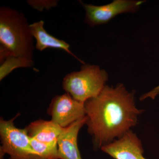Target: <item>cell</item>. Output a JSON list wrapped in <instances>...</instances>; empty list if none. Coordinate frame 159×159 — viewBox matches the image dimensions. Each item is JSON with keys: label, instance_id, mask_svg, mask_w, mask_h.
Instances as JSON below:
<instances>
[{"label": "cell", "instance_id": "cell-1", "mask_svg": "<svg viewBox=\"0 0 159 159\" xmlns=\"http://www.w3.org/2000/svg\"><path fill=\"white\" fill-rule=\"evenodd\" d=\"M134 95L122 84L116 87L106 85L98 96L84 102L86 125L94 148L121 138L136 125L142 111L137 108Z\"/></svg>", "mask_w": 159, "mask_h": 159}, {"label": "cell", "instance_id": "cell-2", "mask_svg": "<svg viewBox=\"0 0 159 159\" xmlns=\"http://www.w3.org/2000/svg\"><path fill=\"white\" fill-rule=\"evenodd\" d=\"M30 25L22 12L9 7H1L0 46L11 56L33 60L35 48Z\"/></svg>", "mask_w": 159, "mask_h": 159}, {"label": "cell", "instance_id": "cell-3", "mask_svg": "<svg viewBox=\"0 0 159 159\" xmlns=\"http://www.w3.org/2000/svg\"><path fill=\"white\" fill-rule=\"evenodd\" d=\"M108 78L106 71L99 66L84 64L80 70L66 75L62 88L75 100L84 103L102 92Z\"/></svg>", "mask_w": 159, "mask_h": 159}, {"label": "cell", "instance_id": "cell-4", "mask_svg": "<svg viewBox=\"0 0 159 159\" xmlns=\"http://www.w3.org/2000/svg\"><path fill=\"white\" fill-rule=\"evenodd\" d=\"M16 117L9 120H0V159H3L5 154L9 155V159H43L31 146L25 128L15 126Z\"/></svg>", "mask_w": 159, "mask_h": 159}, {"label": "cell", "instance_id": "cell-5", "mask_svg": "<svg viewBox=\"0 0 159 159\" xmlns=\"http://www.w3.org/2000/svg\"><path fill=\"white\" fill-rule=\"evenodd\" d=\"M144 1L114 0L103 6H97L80 1L85 10V21L90 27L104 25L118 15L136 12Z\"/></svg>", "mask_w": 159, "mask_h": 159}, {"label": "cell", "instance_id": "cell-6", "mask_svg": "<svg viewBox=\"0 0 159 159\" xmlns=\"http://www.w3.org/2000/svg\"><path fill=\"white\" fill-rule=\"evenodd\" d=\"M48 113L51 120L63 128L86 116L84 103L75 100L67 93L53 98Z\"/></svg>", "mask_w": 159, "mask_h": 159}, {"label": "cell", "instance_id": "cell-7", "mask_svg": "<svg viewBox=\"0 0 159 159\" xmlns=\"http://www.w3.org/2000/svg\"><path fill=\"white\" fill-rule=\"evenodd\" d=\"M101 149L115 159H147L143 156L142 142L131 130Z\"/></svg>", "mask_w": 159, "mask_h": 159}, {"label": "cell", "instance_id": "cell-8", "mask_svg": "<svg viewBox=\"0 0 159 159\" xmlns=\"http://www.w3.org/2000/svg\"><path fill=\"white\" fill-rule=\"evenodd\" d=\"M87 117L80 119L64 128L57 141L59 159H82L77 144L80 129L86 124Z\"/></svg>", "mask_w": 159, "mask_h": 159}, {"label": "cell", "instance_id": "cell-9", "mask_svg": "<svg viewBox=\"0 0 159 159\" xmlns=\"http://www.w3.org/2000/svg\"><path fill=\"white\" fill-rule=\"evenodd\" d=\"M31 34L36 40L35 48L40 51L48 48L60 49L65 51L81 63L84 62L71 51L69 43L63 40L58 39L47 32L44 28V22L42 20L30 24Z\"/></svg>", "mask_w": 159, "mask_h": 159}, {"label": "cell", "instance_id": "cell-10", "mask_svg": "<svg viewBox=\"0 0 159 159\" xmlns=\"http://www.w3.org/2000/svg\"><path fill=\"white\" fill-rule=\"evenodd\" d=\"M63 128L52 120H36L26 127L28 135L37 141L48 144H57Z\"/></svg>", "mask_w": 159, "mask_h": 159}, {"label": "cell", "instance_id": "cell-11", "mask_svg": "<svg viewBox=\"0 0 159 159\" xmlns=\"http://www.w3.org/2000/svg\"><path fill=\"white\" fill-rule=\"evenodd\" d=\"M34 65L33 60L10 56L1 63L0 80H2L15 69L20 67H31Z\"/></svg>", "mask_w": 159, "mask_h": 159}, {"label": "cell", "instance_id": "cell-12", "mask_svg": "<svg viewBox=\"0 0 159 159\" xmlns=\"http://www.w3.org/2000/svg\"><path fill=\"white\" fill-rule=\"evenodd\" d=\"M30 140L32 148L43 159H59L57 144L43 143L30 137Z\"/></svg>", "mask_w": 159, "mask_h": 159}, {"label": "cell", "instance_id": "cell-13", "mask_svg": "<svg viewBox=\"0 0 159 159\" xmlns=\"http://www.w3.org/2000/svg\"><path fill=\"white\" fill-rule=\"evenodd\" d=\"M28 2H28L30 6L39 11H42L44 9H48L57 5V2L55 1H29Z\"/></svg>", "mask_w": 159, "mask_h": 159}, {"label": "cell", "instance_id": "cell-14", "mask_svg": "<svg viewBox=\"0 0 159 159\" xmlns=\"http://www.w3.org/2000/svg\"><path fill=\"white\" fill-rule=\"evenodd\" d=\"M159 94V85L155 88L152 90L149 91L147 93L144 94L140 97L141 100H144L147 98H150L152 99H154L155 97Z\"/></svg>", "mask_w": 159, "mask_h": 159}]
</instances>
